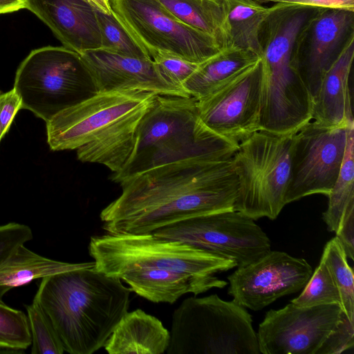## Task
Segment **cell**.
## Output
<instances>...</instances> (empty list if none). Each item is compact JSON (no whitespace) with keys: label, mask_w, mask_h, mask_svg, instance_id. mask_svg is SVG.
Here are the masks:
<instances>
[{"label":"cell","mask_w":354,"mask_h":354,"mask_svg":"<svg viewBox=\"0 0 354 354\" xmlns=\"http://www.w3.org/2000/svg\"><path fill=\"white\" fill-rule=\"evenodd\" d=\"M1 91H0V95H1ZM3 138V136H2V135H1V128H0V141H1V138Z\"/></svg>","instance_id":"cell-39"},{"label":"cell","mask_w":354,"mask_h":354,"mask_svg":"<svg viewBox=\"0 0 354 354\" xmlns=\"http://www.w3.org/2000/svg\"><path fill=\"white\" fill-rule=\"evenodd\" d=\"M31 345L27 315L0 299V350L23 351Z\"/></svg>","instance_id":"cell-30"},{"label":"cell","mask_w":354,"mask_h":354,"mask_svg":"<svg viewBox=\"0 0 354 354\" xmlns=\"http://www.w3.org/2000/svg\"><path fill=\"white\" fill-rule=\"evenodd\" d=\"M184 24L213 37L223 48V9L221 0H158Z\"/></svg>","instance_id":"cell-24"},{"label":"cell","mask_w":354,"mask_h":354,"mask_svg":"<svg viewBox=\"0 0 354 354\" xmlns=\"http://www.w3.org/2000/svg\"><path fill=\"white\" fill-rule=\"evenodd\" d=\"M26 8L25 0H0V14L12 12Z\"/></svg>","instance_id":"cell-37"},{"label":"cell","mask_w":354,"mask_h":354,"mask_svg":"<svg viewBox=\"0 0 354 354\" xmlns=\"http://www.w3.org/2000/svg\"><path fill=\"white\" fill-rule=\"evenodd\" d=\"M152 104L114 122L92 141L76 149L77 159L104 165L114 174L120 172L133 153L139 122Z\"/></svg>","instance_id":"cell-19"},{"label":"cell","mask_w":354,"mask_h":354,"mask_svg":"<svg viewBox=\"0 0 354 354\" xmlns=\"http://www.w3.org/2000/svg\"><path fill=\"white\" fill-rule=\"evenodd\" d=\"M25 307L31 334V353L62 354L64 349L62 341L39 305L33 300Z\"/></svg>","instance_id":"cell-29"},{"label":"cell","mask_w":354,"mask_h":354,"mask_svg":"<svg viewBox=\"0 0 354 354\" xmlns=\"http://www.w3.org/2000/svg\"><path fill=\"white\" fill-rule=\"evenodd\" d=\"M347 259L337 236L326 243L321 258L328 268L339 290L344 313L354 324V277Z\"/></svg>","instance_id":"cell-26"},{"label":"cell","mask_w":354,"mask_h":354,"mask_svg":"<svg viewBox=\"0 0 354 354\" xmlns=\"http://www.w3.org/2000/svg\"><path fill=\"white\" fill-rule=\"evenodd\" d=\"M262 86L260 59L234 80L197 100L201 121L216 134L239 145L260 130Z\"/></svg>","instance_id":"cell-13"},{"label":"cell","mask_w":354,"mask_h":354,"mask_svg":"<svg viewBox=\"0 0 354 354\" xmlns=\"http://www.w3.org/2000/svg\"><path fill=\"white\" fill-rule=\"evenodd\" d=\"M80 54L98 91L140 90L156 95L190 96L168 82L151 57L124 56L102 48Z\"/></svg>","instance_id":"cell-16"},{"label":"cell","mask_w":354,"mask_h":354,"mask_svg":"<svg viewBox=\"0 0 354 354\" xmlns=\"http://www.w3.org/2000/svg\"><path fill=\"white\" fill-rule=\"evenodd\" d=\"M354 324L346 315L326 339L317 354H338L352 348L354 345Z\"/></svg>","instance_id":"cell-33"},{"label":"cell","mask_w":354,"mask_h":354,"mask_svg":"<svg viewBox=\"0 0 354 354\" xmlns=\"http://www.w3.org/2000/svg\"><path fill=\"white\" fill-rule=\"evenodd\" d=\"M261 57L239 48H224L199 64L196 70L183 83V88L197 100L215 92L234 80Z\"/></svg>","instance_id":"cell-21"},{"label":"cell","mask_w":354,"mask_h":354,"mask_svg":"<svg viewBox=\"0 0 354 354\" xmlns=\"http://www.w3.org/2000/svg\"><path fill=\"white\" fill-rule=\"evenodd\" d=\"M344 315L338 304L271 309L257 333L260 353L317 354Z\"/></svg>","instance_id":"cell-12"},{"label":"cell","mask_w":354,"mask_h":354,"mask_svg":"<svg viewBox=\"0 0 354 354\" xmlns=\"http://www.w3.org/2000/svg\"><path fill=\"white\" fill-rule=\"evenodd\" d=\"M354 57V41L326 72L313 102L312 120L326 127L354 122L349 78Z\"/></svg>","instance_id":"cell-18"},{"label":"cell","mask_w":354,"mask_h":354,"mask_svg":"<svg viewBox=\"0 0 354 354\" xmlns=\"http://www.w3.org/2000/svg\"><path fill=\"white\" fill-rule=\"evenodd\" d=\"M347 131L348 125L326 127L310 120L295 132L286 205L315 194L328 196L344 158Z\"/></svg>","instance_id":"cell-10"},{"label":"cell","mask_w":354,"mask_h":354,"mask_svg":"<svg viewBox=\"0 0 354 354\" xmlns=\"http://www.w3.org/2000/svg\"><path fill=\"white\" fill-rule=\"evenodd\" d=\"M295 133L259 130L239 145L232 157L239 183L234 210L254 221L278 216L286 205Z\"/></svg>","instance_id":"cell-6"},{"label":"cell","mask_w":354,"mask_h":354,"mask_svg":"<svg viewBox=\"0 0 354 354\" xmlns=\"http://www.w3.org/2000/svg\"><path fill=\"white\" fill-rule=\"evenodd\" d=\"M13 88L22 109L46 123L98 92L80 54L64 46L32 50L17 68Z\"/></svg>","instance_id":"cell-7"},{"label":"cell","mask_w":354,"mask_h":354,"mask_svg":"<svg viewBox=\"0 0 354 354\" xmlns=\"http://www.w3.org/2000/svg\"><path fill=\"white\" fill-rule=\"evenodd\" d=\"M25 1L64 47L79 53L101 48L96 10L86 0Z\"/></svg>","instance_id":"cell-17"},{"label":"cell","mask_w":354,"mask_h":354,"mask_svg":"<svg viewBox=\"0 0 354 354\" xmlns=\"http://www.w3.org/2000/svg\"><path fill=\"white\" fill-rule=\"evenodd\" d=\"M22 109L21 100L12 88L0 95V128L3 137L8 131L15 116Z\"/></svg>","instance_id":"cell-34"},{"label":"cell","mask_w":354,"mask_h":354,"mask_svg":"<svg viewBox=\"0 0 354 354\" xmlns=\"http://www.w3.org/2000/svg\"><path fill=\"white\" fill-rule=\"evenodd\" d=\"M31 229L15 222L0 225V264L20 245L32 240Z\"/></svg>","instance_id":"cell-32"},{"label":"cell","mask_w":354,"mask_h":354,"mask_svg":"<svg viewBox=\"0 0 354 354\" xmlns=\"http://www.w3.org/2000/svg\"><path fill=\"white\" fill-rule=\"evenodd\" d=\"M312 274L313 268L304 259L270 250L227 277V293L244 308L261 310L277 299L301 290Z\"/></svg>","instance_id":"cell-14"},{"label":"cell","mask_w":354,"mask_h":354,"mask_svg":"<svg viewBox=\"0 0 354 354\" xmlns=\"http://www.w3.org/2000/svg\"><path fill=\"white\" fill-rule=\"evenodd\" d=\"M156 95L140 90L98 91L48 121L47 142L53 151L77 149L111 124L152 104Z\"/></svg>","instance_id":"cell-11"},{"label":"cell","mask_w":354,"mask_h":354,"mask_svg":"<svg viewBox=\"0 0 354 354\" xmlns=\"http://www.w3.org/2000/svg\"><path fill=\"white\" fill-rule=\"evenodd\" d=\"M335 232L344 250L347 258L353 260L354 205L346 209Z\"/></svg>","instance_id":"cell-35"},{"label":"cell","mask_w":354,"mask_h":354,"mask_svg":"<svg viewBox=\"0 0 354 354\" xmlns=\"http://www.w3.org/2000/svg\"><path fill=\"white\" fill-rule=\"evenodd\" d=\"M120 196L100 212L114 234H143L192 217L234 210L239 183L232 158L197 155L118 183Z\"/></svg>","instance_id":"cell-1"},{"label":"cell","mask_w":354,"mask_h":354,"mask_svg":"<svg viewBox=\"0 0 354 354\" xmlns=\"http://www.w3.org/2000/svg\"><path fill=\"white\" fill-rule=\"evenodd\" d=\"M223 9V48L251 51L261 57L259 35L269 12L254 0H221Z\"/></svg>","instance_id":"cell-22"},{"label":"cell","mask_w":354,"mask_h":354,"mask_svg":"<svg viewBox=\"0 0 354 354\" xmlns=\"http://www.w3.org/2000/svg\"><path fill=\"white\" fill-rule=\"evenodd\" d=\"M354 122L348 125L347 142L341 169L328 194L327 209L322 218L329 232H335L346 210L354 205Z\"/></svg>","instance_id":"cell-25"},{"label":"cell","mask_w":354,"mask_h":354,"mask_svg":"<svg viewBox=\"0 0 354 354\" xmlns=\"http://www.w3.org/2000/svg\"><path fill=\"white\" fill-rule=\"evenodd\" d=\"M301 293L290 303L299 307L338 304L341 306L339 290L323 260L303 288Z\"/></svg>","instance_id":"cell-28"},{"label":"cell","mask_w":354,"mask_h":354,"mask_svg":"<svg viewBox=\"0 0 354 354\" xmlns=\"http://www.w3.org/2000/svg\"><path fill=\"white\" fill-rule=\"evenodd\" d=\"M259 3H285L319 8L354 10V0H254Z\"/></svg>","instance_id":"cell-36"},{"label":"cell","mask_w":354,"mask_h":354,"mask_svg":"<svg viewBox=\"0 0 354 354\" xmlns=\"http://www.w3.org/2000/svg\"><path fill=\"white\" fill-rule=\"evenodd\" d=\"M93 267L43 277L33 299L71 354H92L104 347L129 307L131 289Z\"/></svg>","instance_id":"cell-3"},{"label":"cell","mask_w":354,"mask_h":354,"mask_svg":"<svg viewBox=\"0 0 354 354\" xmlns=\"http://www.w3.org/2000/svg\"><path fill=\"white\" fill-rule=\"evenodd\" d=\"M95 10L100 12L110 14L112 10L110 6L109 0H86Z\"/></svg>","instance_id":"cell-38"},{"label":"cell","mask_w":354,"mask_h":354,"mask_svg":"<svg viewBox=\"0 0 354 354\" xmlns=\"http://www.w3.org/2000/svg\"><path fill=\"white\" fill-rule=\"evenodd\" d=\"M169 338L160 319L137 309L122 317L104 348L109 354H162Z\"/></svg>","instance_id":"cell-20"},{"label":"cell","mask_w":354,"mask_h":354,"mask_svg":"<svg viewBox=\"0 0 354 354\" xmlns=\"http://www.w3.org/2000/svg\"><path fill=\"white\" fill-rule=\"evenodd\" d=\"M111 10L151 57L161 53L201 64L221 50L212 36L180 21L158 0H109Z\"/></svg>","instance_id":"cell-8"},{"label":"cell","mask_w":354,"mask_h":354,"mask_svg":"<svg viewBox=\"0 0 354 354\" xmlns=\"http://www.w3.org/2000/svg\"><path fill=\"white\" fill-rule=\"evenodd\" d=\"M238 147L203 124L196 98L156 95L139 122L129 160L112 180L118 183L154 167L193 156L232 158Z\"/></svg>","instance_id":"cell-4"},{"label":"cell","mask_w":354,"mask_h":354,"mask_svg":"<svg viewBox=\"0 0 354 354\" xmlns=\"http://www.w3.org/2000/svg\"><path fill=\"white\" fill-rule=\"evenodd\" d=\"M151 59L161 75L168 82L183 90V83L199 65L175 55L161 53L153 55Z\"/></svg>","instance_id":"cell-31"},{"label":"cell","mask_w":354,"mask_h":354,"mask_svg":"<svg viewBox=\"0 0 354 354\" xmlns=\"http://www.w3.org/2000/svg\"><path fill=\"white\" fill-rule=\"evenodd\" d=\"M94 265V261L71 263L50 259L20 245L0 264V299L10 290L34 279Z\"/></svg>","instance_id":"cell-23"},{"label":"cell","mask_w":354,"mask_h":354,"mask_svg":"<svg viewBox=\"0 0 354 354\" xmlns=\"http://www.w3.org/2000/svg\"><path fill=\"white\" fill-rule=\"evenodd\" d=\"M88 253L95 269L154 303L174 304L187 293L223 288L227 282L215 274L236 267L230 259L153 233L91 236Z\"/></svg>","instance_id":"cell-2"},{"label":"cell","mask_w":354,"mask_h":354,"mask_svg":"<svg viewBox=\"0 0 354 354\" xmlns=\"http://www.w3.org/2000/svg\"><path fill=\"white\" fill-rule=\"evenodd\" d=\"M96 17L100 31L102 48L124 56L151 57L130 35L113 11L107 14L96 10Z\"/></svg>","instance_id":"cell-27"},{"label":"cell","mask_w":354,"mask_h":354,"mask_svg":"<svg viewBox=\"0 0 354 354\" xmlns=\"http://www.w3.org/2000/svg\"><path fill=\"white\" fill-rule=\"evenodd\" d=\"M246 266L271 250L266 232L244 214L226 211L189 218L152 232Z\"/></svg>","instance_id":"cell-9"},{"label":"cell","mask_w":354,"mask_h":354,"mask_svg":"<svg viewBox=\"0 0 354 354\" xmlns=\"http://www.w3.org/2000/svg\"><path fill=\"white\" fill-rule=\"evenodd\" d=\"M354 41V10L322 8L298 35L292 64L313 102L326 72Z\"/></svg>","instance_id":"cell-15"},{"label":"cell","mask_w":354,"mask_h":354,"mask_svg":"<svg viewBox=\"0 0 354 354\" xmlns=\"http://www.w3.org/2000/svg\"><path fill=\"white\" fill-rule=\"evenodd\" d=\"M167 354H259L245 308L217 295L184 299L172 315Z\"/></svg>","instance_id":"cell-5"}]
</instances>
